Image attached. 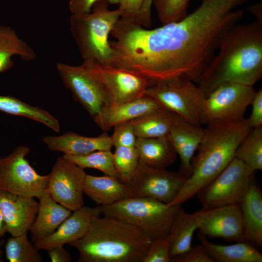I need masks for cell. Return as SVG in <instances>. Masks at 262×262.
Masks as SVG:
<instances>
[{
    "label": "cell",
    "mask_w": 262,
    "mask_h": 262,
    "mask_svg": "<svg viewBox=\"0 0 262 262\" xmlns=\"http://www.w3.org/2000/svg\"><path fill=\"white\" fill-rule=\"evenodd\" d=\"M38 202L0 189V211L12 236L27 233L35 218Z\"/></svg>",
    "instance_id": "obj_16"
},
{
    "label": "cell",
    "mask_w": 262,
    "mask_h": 262,
    "mask_svg": "<svg viewBox=\"0 0 262 262\" xmlns=\"http://www.w3.org/2000/svg\"><path fill=\"white\" fill-rule=\"evenodd\" d=\"M113 154L111 150H98L85 155L64 154L63 156L83 169L87 168L96 169L105 175L113 177L119 180L114 164Z\"/></svg>",
    "instance_id": "obj_31"
},
{
    "label": "cell",
    "mask_w": 262,
    "mask_h": 262,
    "mask_svg": "<svg viewBox=\"0 0 262 262\" xmlns=\"http://www.w3.org/2000/svg\"><path fill=\"white\" fill-rule=\"evenodd\" d=\"M105 0L97 2L88 14L72 15L70 29L83 60L111 65L114 52L109 35L122 15L118 8L109 9Z\"/></svg>",
    "instance_id": "obj_5"
},
{
    "label": "cell",
    "mask_w": 262,
    "mask_h": 262,
    "mask_svg": "<svg viewBox=\"0 0 262 262\" xmlns=\"http://www.w3.org/2000/svg\"><path fill=\"white\" fill-rule=\"evenodd\" d=\"M2 244V242H0V247L1 246ZM2 255V251L1 249H0V262L2 261L0 260V258L1 257Z\"/></svg>",
    "instance_id": "obj_45"
},
{
    "label": "cell",
    "mask_w": 262,
    "mask_h": 262,
    "mask_svg": "<svg viewBox=\"0 0 262 262\" xmlns=\"http://www.w3.org/2000/svg\"><path fill=\"white\" fill-rule=\"evenodd\" d=\"M144 0H118V9L122 12L121 16L134 19L138 14Z\"/></svg>",
    "instance_id": "obj_40"
},
{
    "label": "cell",
    "mask_w": 262,
    "mask_h": 262,
    "mask_svg": "<svg viewBox=\"0 0 262 262\" xmlns=\"http://www.w3.org/2000/svg\"><path fill=\"white\" fill-rule=\"evenodd\" d=\"M245 241L262 246V194L254 181L240 204Z\"/></svg>",
    "instance_id": "obj_23"
},
{
    "label": "cell",
    "mask_w": 262,
    "mask_h": 262,
    "mask_svg": "<svg viewBox=\"0 0 262 262\" xmlns=\"http://www.w3.org/2000/svg\"><path fill=\"white\" fill-rule=\"evenodd\" d=\"M1 157H0V159H1Z\"/></svg>",
    "instance_id": "obj_46"
},
{
    "label": "cell",
    "mask_w": 262,
    "mask_h": 262,
    "mask_svg": "<svg viewBox=\"0 0 262 262\" xmlns=\"http://www.w3.org/2000/svg\"><path fill=\"white\" fill-rule=\"evenodd\" d=\"M255 92L253 86L238 83L227 82L218 86L203 99L201 125L244 117Z\"/></svg>",
    "instance_id": "obj_10"
},
{
    "label": "cell",
    "mask_w": 262,
    "mask_h": 262,
    "mask_svg": "<svg viewBox=\"0 0 262 262\" xmlns=\"http://www.w3.org/2000/svg\"><path fill=\"white\" fill-rule=\"evenodd\" d=\"M180 206L148 197H130L110 205L98 206L104 216L125 222L154 240L168 235Z\"/></svg>",
    "instance_id": "obj_6"
},
{
    "label": "cell",
    "mask_w": 262,
    "mask_h": 262,
    "mask_svg": "<svg viewBox=\"0 0 262 262\" xmlns=\"http://www.w3.org/2000/svg\"><path fill=\"white\" fill-rule=\"evenodd\" d=\"M199 232L227 241H245L240 205L203 209L195 213Z\"/></svg>",
    "instance_id": "obj_15"
},
{
    "label": "cell",
    "mask_w": 262,
    "mask_h": 262,
    "mask_svg": "<svg viewBox=\"0 0 262 262\" xmlns=\"http://www.w3.org/2000/svg\"><path fill=\"white\" fill-rule=\"evenodd\" d=\"M246 0H202L181 20L147 29L132 21L121 26L118 48L125 67L150 82L185 78L197 83L224 34L245 12Z\"/></svg>",
    "instance_id": "obj_1"
},
{
    "label": "cell",
    "mask_w": 262,
    "mask_h": 262,
    "mask_svg": "<svg viewBox=\"0 0 262 262\" xmlns=\"http://www.w3.org/2000/svg\"><path fill=\"white\" fill-rule=\"evenodd\" d=\"M215 262L200 244L171 259V262Z\"/></svg>",
    "instance_id": "obj_37"
},
{
    "label": "cell",
    "mask_w": 262,
    "mask_h": 262,
    "mask_svg": "<svg viewBox=\"0 0 262 262\" xmlns=\"http://www.w3.org/2000/svg\"><path fill=\"white\" fill-rule=\"evenodd\" d=\"M6 232L7 231L6 224L0 211V240Z\"/></svg>",
    "instance_id": "obj_44"
},
{
    "label": "cell",
    "mask_w": 262,
    "mask_h": 262,
    "mask_svg": "<svg viewBox=\"0 0 262 262\" xmlns=\"http://www.w3.org/2000/svg\"><path fill=\"white\" fill-rule=\"evenodd\" d=\"M252 109L249 117L247 119L251 129L262 127V88L255 92L251 103Z\"/></svg>",
    "instance_id": "obj_38"
},
{
    "label": "cell",
    "mask_w": 262,
    "mask_h": 262,
    "mask_svg": "<svg viewBox=\"0 0 262 262\" xmlns=\"http://www.w3.org/2000/svg\"><path fill=\"white\" fill-rule=\"evenodd\" d=\"M195 83L181 78L149 83L145 95L190 124L201 126L200 109L205 96Z\"/></svg>",
    "instance_id": "obj_8"
},
{
    "label": "cell",
    "mask_w": 262,
    "mask_h": 262,
    "mask_svg": "<svg viewBox=\"0 0 262 262\" xmlns=\"http://www.w3.org/2000/svg\"><path fill=\"white\" fill-rule=\"evenodd\" d=\"M63 246H59L47 250L51 262H70L71 261L70 254Z\"/></svg>",
    "instance_id": "obj_42"
},
{
    "label": "cell",
    "mask_w": 262,
    "mask_h": 262,
    "mask_svg": "<svg viewBox=\"0 0 262 262\" xmlns=\"http://www.w3.org/2000/svg\"><path fill=\"white\" fill-rule=\"evenodd\" d=\"M114 128L113 133L110 136L113 146L135 147L137 137L131 122L117 125Z\"/></svg>",
    "instance_id": "obj_36"
},
{
    "label": "cell",
    "mask_w": 262,
    "mask_h": 262,
    "mask_svg": "<svg viewBox=\"0 0 262 262\" xmlns=\"http://www.w3.org/2000/svg\"><path fill=\"white\" fill-rule=\"evenodd\" d=\"M18 56L24 61L36 58L34 50L10 27L0 26V73L13 66L12 57Z\"/></svg>",
    "instance_id": "obj_27"
},
{
    "label": "cell",
    "mask_w": 262,
    "mask_h": 262,
    "mask_svg": "<svg viewBox=\"0 0 262 262\" xmlns=\"http://www.w3.org/2000/svg\"><path fill=\"white\" fill-rule=\"evenodd\" d=\"M163 108L155 100L144 95L131 101L110 104L94 119L103 131L156 112Z\"/></svg>",
    "instance_id": "obj_19"
},
{
    "label": "cell",
    "mask_w": 262,
    "mask_h": 262,
    "mask_svg": "<svg viewBox=\"0 0 262 262\" xmlns=\"http://www.w3.org/2000/svg\"><path fill=\"white\" fill-rule=\"evenodd\" d=\"M7 259L10 262H41L38 250L28 239L27 233L7 239L5 245Z\"/></svg>",
    "instance_id": "obj_32"
},
{
    "label": "cell",
    "mask_w": 262,
    "mask_h": 262,
    "mask_svg": "<svg viewBox=\"0 0 262 262\" xmlns=\"http://www.w3.org/2000/svg\"><path fill=\"white\" fill-rule=\"evenodd\" d=\"M200 244L215 262H262V254L251 244L237 242L230 245L210 242L200 232L197 234Z\"/></svg>",
    "instance_id": "obj_25"
},
{
    "label": "cell",
    "mask_w": 262,
    "mask_h": 262,
    "mask_svg": "<svg viewBox=\"0 0 262 262\" xmlns=\"http://www.w3.org/2000/svg\"><path fill=\"white\" fill-rule=\"evenodd\" d=\"M135 147L139 160L153 168L165 169L175 161L177 154L167 136L156 138L137 137Z\"/></svg>",
    "instance_id": "obj_24"
},
{
    "label": "cell",
    "mask_w": 262,
    "mask_h": 262,
    "mask_svg": "<svg viewBox=\"0 0 262 262\" xmlns=\"http://www.w3.org/2000/svg\"><path fill=\"white\" fill-rule=\"evenodd\" d=\"M234 157L255 171L262 170V127L250 130L237 147Z\"/></svg>",
    "instance_id": "obj_30"
},
{
    "label": "cell",
    "mask_w": 262,
    "mask_h": 262,
    "mask_svg": "<svg viewBox=\"0 0 262 262\" xmlns=\"http://www.w3.org/2000/svg\"><path fill=\"white\" fill-rule=\"evenodd\" d=\"M56 68L64 85L93 120L110 104L102 85L83 62L77 66L58 63Z\"/></svg>",
    "instance_id": "obj_11"
},
{
    "label": "cell",
    "mask_w": 262,
    "mask_h": 262,
    "mask_svg": "<svg viewBox=\"0 0 262 262\" xmlns=\"http://www.w3.org/2000/svg\"><path fill=\"white\" fill-rule=\"evenodd\" d=\"M83 192L98 206H108L131 197L128 185L110 176L86 174Z\"/></svg>",
    "instance_id": "obj_22"
},
{
    "label": "cell",
    "mask_w": 262,
    "mask_h": 262,
    "mask_svg": "<svg viewBox=\"0 0 262 262\" xmlns=\"http://www.w3.org/2000/svg\"><path fill=\"white\" fill-rule=\"evenodd\" d=\"M152 240L125 222L98 216L82 238L68 245L78 250L79 262H141Z\"/></svg>",
    "instance_id": "obj_4"
},
{
    "label": "cell",
    "mask_w": 262,
    "mask_h": 262,
    "mask_svg": "<svg viewBox=\"0 0 262 262\" xmlns=\"http://www.w3.org/2000/svg\"><path fill=\"white\" fill-rule=\"evenodd\" d=\"M102 85L110 104L132 100L145 95L148 81L129 70L105 65L92 60H83Z\"/></svg>",
    "instance_id": "obj_14"
},
{
    "label": "cell",
    "mask_w": 262,
    "mask_h": 262,
    "mask_svg": "<svg viewBox=\"0 0 262 262\" xmlns=\"http://www.w3.org/2000/svg\"><path fill=\"white\" fill-rule=\"evenodd\" d=\"M153 0H144L137 16L131 20L142 27L149 29L152 26L151 6Z\"/></svg>",
    "instance_id": "obj_41"
},
{
    "label": "cell",
    "mask_w": 262,
    "mask_h": 262,
    "mask_svg": "<svg viewBox=\"0 0 262 262\" xmlns=\"http://www.w3.org/2000/svg\"><path fill=\"white\" fill-rule=\"evenodd\" d=\"M84 169L63 156L57 159L46 191L55 201L71 212L84 206L83 187L86 175Z\"/></svg>",
    "instance_id": "obj_13"
},
{
    "label": "cell",
    "mask_w": 262,
    "mask_h": 262,
    "mask_svg": "<svg viewBox=\"0 0 262 262\" xmlns=\"http://www.w3.org/2000/svg\"><path fill=\"white\" fill-rule=\"evenodd\" d=\"M174 115V113L162 108L130 122L137 137H164L169 132Z\"/></svg>",
    "instance_id": "obj_28"
},
{
    "label": "cell",
    "mask_w": 262,
    "mask_h": 262,
    "mask_svg": "<svg viewBox=\"0 0 262 262\" xmlns=\"http://www.w3.org/2000/svg\"><path fill=\"white\" fill-rule=\"evenodd\" d=\"M37 214L30 229L33 242L52 234L71 214L46 192L39 198Z\"/></svg>",
    "instance_id": "obj_21"
},
{
    "label": "cell",
    "mask_w": 262,
    "mask_h": 262,
    "mask_svg": "<svg viewBox=\"0 0 262 262\" xmlns=\"http://www.w3.org/2000/svg\"><path fill=\"white\" fill-rule=\"evenodd\" d=\"M249 11L257 18V20L262 22V2L260 1L256 4L248 7Z\"/></svg>",
    "instance_id": "obj_43"
},
{
    "label": "cell",
    "mask_w": 262,
    "mask_h": 262,
    "mask_svg": "<svg viewBox=\"0 0 262 262\" xmlns=\"http://www.w3.org/2000/svg\"><path fill=\"white\" fill-rule=\"evenodd\" d=\"M27 146H20L0 160V189L24 197L39 198L46 191L49 174L37 173L26 159Z\"/></svg>",
    "instance_id": "obj_9"
},
{
    "label": "cell",
    "mask_w": 262,
    "mask_h": 262,
    "mask_svg": "<svg viewBox=\"0 0 262 262\" xmlns=\"http://www.w3.org/2000/svg\"><path fill=\"white\" fill-rule=\"evenodd\" d=\"M255 171L234 157L196 194L203 209L240 205L255 181Z\"/></svg>",
    "instance_id": "obj_7"
},
{
    "label": "cell",
    "mask_w": 262,
    "mask_h": 262,
    "mask_svg": "<svg viewBox=\"0 0 262 262\" xmlns=\"http://www.w3.org/2000/svg\"><path fill=\"white\" fill-rule=\"evenodd\" d=\"M100 0H70L69 9L72 15L89 13L94 5ZM109 3L118 4V0H105Z\"/></svg>",
    "instance_id": "obj_39"
},
{
    "label": "cell",
    "mask_w": 262,
    "mask_h": 262,
    "mask_svg": "<svg viewBox=\"0 0 262 262\" xmlns=\"http://www.w3.org/2000/svg\"><path fill=\"white\" fill-rule=\"evenodd\" d=\"M217 50L197 82L205 97L225 83L253 86L262 76V22L236 24Z\"/></svg>",
    "instance_id": "obj_2"
},
{
    "label": "cell",
    "mask_w": 262,
    "mask_h": 262,
    "mask_svg": "<svg viewBox=\"0 0 262 262\" xmlns=\"http://www.w3.org/2000/svg\"><path fill=\"white\" fill-rule=\"evenodd\" d=\"M101 214L98 206H83L73 211L52 234L33 242L34 246L38 250H47L80 239L88 231L93 219Z\"/></svg>",
    "instance_id": "obj_17"
},
{
    "label": "cell",
    "mask_w": 262,
    "mask_h": 262,
    "mask_svg": "<svg viewBox=\"0 0 262 262\" xmlns=\"http://www.w3.org/2000/svg\"><path fill=\"white\" fill-rule=\"evenodd\" d=\"M141 262H171L168 236L152 240Z\"/></svg>",
    "instance_id": "obj_35"
},
{
    "label": "cell",
    "mask_w": 262,
    "mask_h": 262,
    "mask_svg": "<svg viewBox=\"0 0 262 262\" xmlns=\"http://www.w3.org/2000/svg\"><path fill=\"white\" fill-rule=\"evenodd\" d=\"M43 142L51 151L70 155L111 150L113 147L111 136L106 132L96 137H87L68 131L59 136H45Z\"/></svg>",
    "instance_id": "obj_20"
},
{
    "label": "cell",
    "mask_w": 262,
    "mask_h": 262,
    "mask_svg": "<svg viewBox=\"0 0 262 262\" xmlns=\"http://www.w3.org/2000/svg\"><path fill=\"white\" fill-rule=\"evenodd\" d=\"M190 0H153L158 18L162 24L180 21L187 15Z\"/></svg>",
    "instance_id": "obj_34"
},
{
    "label": "cell",
    "mask_w": 262,
    "mask_h": 262,
    "mask_svg": "<svg viewBox=\"0 0 262 262\" xmlns=\"http://www.w3.org/2000/svg\"><path fill=\"white\" fill-rule=\"evenodd\" d=\"M187 178L180 172L150 167L139 162L128 186L131 197H143L169 204L175 198Z\"/></svg>",
    "instance_id": "obj_12"
},
{
    "label": "cell",
    "mask_w": 262,
    "mask_h": 262,
    "mask_svg": "<svg viewBox=\"0 0 262 262\" xmlns=\"http://www.w3.org/2000/svg\"><path fill=\"white\" fill-rule=\"evenodd\" d=\"M198 229L196 214L188 213L179 207L168 235L171 259L183 254L192 246L193 234Z\"/></svg>",
    "instance_id": "obj_26"
},
{
    "label": "cell",
    "mask_w": 262,
    "mask_h": 262,
    "mask_svg": "<svg viewBox=\"0 0 262 262\" xmlns=\"http://www.w3.org/2000/svg\"><path fill=\"white\" fill-rule=\"evenodd\" d=\"M0 111L9 114L22 116L39 122L58 132V120L44 109L30 105L10 96L0 95Z\"/></svg>",
    "instance_id": "obj_29"
},
{
    "label": "cell",
    "mask_w": 262,
    "mask_h": 262,
    "mask_svg": "<svg viewBox=\"0 0 262 262\" xmlns=\"http://www.w3.org/2000/svg\"><path fill=\"white\" fill-rule=\"evenodd\" d=\"M204 129L193 125L174 113L167 135L180 160L179 172L188 178L192 160L201 141Z\"/></svg>",
    "instance_id": "obj_18"
},
{
    "label": "cell",
    "mask_w": 262,
    "mask_h": 262,
    "mask_svg": "<svg viewBox=\"0 0 262 262\" xmlns=\"http://www.w3.org/2000/svg\"><path fill=\"white\" fill-rule=\"evenodd\" d=\"M113 162L122 182L128 185L139 162L138 151L134 147H115L113 154Z\"/></svg>",
    "instance_id": "obj_33"
},
{
    "label": "cell",
    "mask_w": 262,
    "mask_h": 262,
    "mask_svg": "<svg viewBox=\"0 0 262 262\" xmlns=\"http://www.w3.org/2000/svg\"><path fill=\"white\" fill-rule=\"evenodd\" d=\"M207 126L192 160L191 174L169 205H180L210 183L234 158L237 147L251 129L244 117Z\"/></svg>",
    "instance_id": "obj_3"
}]
</instances>
